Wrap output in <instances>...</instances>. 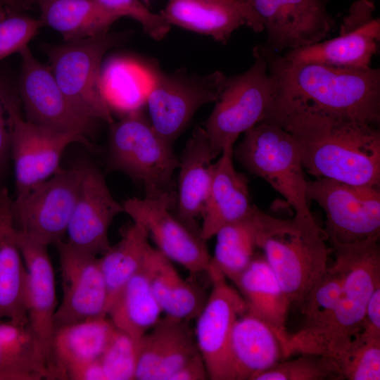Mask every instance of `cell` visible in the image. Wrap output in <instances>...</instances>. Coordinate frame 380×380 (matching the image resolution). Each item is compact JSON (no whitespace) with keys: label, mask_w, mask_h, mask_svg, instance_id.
<instances>
[{"label":"cell","mask_w":380,"mask_h":380,"mask_svg":"<svg viewBox=\"0 0 380 380\" xmlns=\"http://www.w3.org/2000/svg\"><path fill=\"white\" fill-rule=\"evenodd\" d=\"M264 121L291 134L310 175L353 185L380 186L379 126L275 103Z\"/></svg>","instance_id":"1"},{"label":"cell","mask_w":380,"mask_h":380,"mask_svg":"<svg viewBox=\"0 0 380 380\" xmlns=\"http://www.w3.org/2000/svg\"><path fill=\"white\" fill-rule=\"evenodd\" d=\"M274 88L273 103L299 106L379 127L380 70L296 63L258 45Z\"/></svg>","instance_id":"2"},{"label":"cell","mask_w":380,"mask_h":380,"mask_svg":"<svg viewBox=\"0 0 380 380\" xmlns=\"http://www.w3.org/2000/svg\"><path fill=\"white\" fill-rule=\"evenodd\" d=\"M379 239L333 247L345 263L343 292L336 308L319 325L289 334L285 358L311 354L331 360L338 357L363 327L366 308L380 286Z\"/></svg>","instance_id":"3"},{"label":"cell","mask_w":380,"mask_h":380,"mask_svg":"<svg viewBox=\"0 0 380 380\" xmlns=\"http://www.w3.org/2000/svg\"><path fill=\"white\" fill-rule=\"evenodd\" d=\"M326 241L314 217L280 219L262 212L258 248L291 305L300 308L328 269L331 249Z\"/></svg>","instance_id":"4"},{"label":"cell","mask_w":380,"mask_h":380,"mask_svg":"<svg viewBox=\"0 0 380 380\" xmlns=\"http://www.w3.org/2000/svg\"><path fill=\"white\" fill-rule=\"evenodd\" d=\"M108 163L144 187L151 198H176L172 175L179 165L172 144L153 127L140 110L125 114L112 122L109 135Z\"/></svg>","instance_id":"5"},{"label":"cell","mask_w":380,"mask_h":380,"mask_svg":"<svg viewBox=\"0 0 380 380\" xmlns=\"http://www.w3.org/2000/svg\"><path fill=\"white\" fill-rule=\"evenodd\" d=\"M253 63L246 72L226 77L215 107L203 124L213 158L234 146L239 135L265 120L274 88L267 63L258 46Z\"/></svg>","instance_id":"6"},{"label":"cell","mask_w":380,"mask_h":380,"mask_svg":"<svg viewBox=\"0 0 380 380\" xmlns=\"http://www.w3.org/2000/svg\"><path fill=\"white\" fill-rule=\"evenodd\" d=\"M251 173L265 180L293 208L295 215L312 217L306 198L304 168L297 144L279 125L262 121L244 132L233 151Z\"/></svg>","instance_id":"7"},{"label":"cell","mask_w":380,"mask_h":380,"mask_svg":"<svg viewBox=\"0 0 380 380\" xmlns=\"http://www.w3.org/2000/svg\"><path fill=\"white\" fill-rule=\"evenodd\" d=\"M122 38L121 34L107 32L44 48L61 89L80 114L93 121L113 122L101 89V64L106 53Z\"/></svg>","instance_id":"8"},{"label":"cell","mask_w":380,"mask_h":380,"mask_svg":"<svg viewBox=\"0 0 380 380\" xmlns=\"http://www.w3.org/2000/svg\"><path fill=\"white\" fill-rule=\"evenodd\" d=\"M147 70V117L156 131L170 144L201 106L216 101L227 77L220 71L198 75L184 68L170 72L151 66Z\"/></svg>","instance_id":"9"},{"label":"cell","mask_w":380,"mask_h":380,"mask_svg":"<svg viewBox=\"0 0 380 380\" xmlns=\"http://www.w3.org/2000/svg\"><path fill=\"white\" fill-rule=\"evenodd\" d=\"M308 201L325 212L324 232L332 248L380 236L379 186L353 185L325 177L307 180Z\"/></svg>","instance_id":"10"},{"label":"cell","mask_w":380,"mask_h":380,"mask_svg":"<svg viewBox=\"0 0 380 380\" xmlns=\"http://www.w3.org/2000/svg\"><path fill=\"white\" fill-rule=\"evenodd\" d=\"M9 134L10 157L15 170L16 196L53 175L65 148L72 143L91 146L80 135L53 130L22 115L19 101L10 87L4 98Z\"/></svg>","instance_id":"11"},{"label":"cell","mask_w":380,"mask_h":380,"mask_svg":"<svg viewBox=\"0 0 380 380\" xmlns=\"http://www.w3.org/2000/svg\"><path fill=\"white\" fill-rule=\"evenodd\" d=\"M82 165L60 167L11 203L15 227L47 246L63 241L77 197Z\"/></svg>","instance_id":"12"},{"label":"cell","mask_w":380,"mask_h":380,"mask_svg":"<svg viewBox=\"0 0 380 380\" xmlns=\"http://www.w3.org/2000/svg\"><path fill=\"white\" fill-rule=\"evenodd\" d=\"M372 0H357L349 8L337 37L289 51L284 57L296 63L365 69L371 67L379 50L380 20L374 16Z\"/></svg>","instance_id":"13"},{"label":"cell","mask_w":380,"mask_h":380,"mask_svg":"<svg viewBox=\"0 0 380 380\" xmlns=\"http://www.w3.org/2000/svg\"><path fill=\"white\" fill-rule=\"evenodd\" d=\"M176 198L163 196L127 198L122 205L133 222L142 226L151 236L157 249L196 274L206 272L212 257L205 241L195 232L170 213Z\"/></svg>","instance_id":"14"},{"label":"cell","mask_w":380,"mask_h":380,"mask_svg":"<svg viewBox=\"0 0 380 380\" xmlns=\"http://www.w3.org/2000/svg\"><path fill=\"white\" fill-rule=\"evenodd\" d=\"M212 289L196 317L194 331L198 351L205 364L209 379L231 380L229 340L236 319L247 312L240 294L212 261L206 272Z\"/></svg>","instance_id":"15"},{"label":"cell","mask_w":380,"mask_h":380,"mask_svg":"<svg viewBox=\"0 0 380 380\" xmlns=\"http://www.w3.org/2000/svg\"><path fill=\"white\" fill-rule=\"evenodd\" d=\"M54 245L63 290L54 316L55 328L107 317L108 290L98 256L66 241Z\"/></svg>","instance_id":"16"},{"label":"cell","mask_w":380,"mask_h":380,"mask_svg":"<svg viewBox=\"0 0 380 380\" xmlns=\"http://www.w3.org/2000/svg\"><path fill=\"white\" fill-rule=\"evenodd\" d=\"M21 72L18 91L26 120L36 125L86 137L94 121L80 114L58 84L49 65L40 63L28 46L18 52Z\"/></svg>","instance_id":"17"},{"label":"cell","mask_w":380,"mask_h":380,"mask_svg":"<svg viewBox=\"0 0 380 380\" xmlns=\"http://www.w3.org/2000/svg\"><path fill=\"white\" fill-rule=\"evenodd\" d=\"M267 32L265 44L275 52L318 43L336 27L327 11L330 0H248Z\"/></svg>","instance_id":"18"},{"label":"cell","mask_w":380,"mask_h":380,"mask_svg":"<svg viewBox=\"0 0 380 380\" xmlns=\"http://www.w3.org/2000/svg\"><path fill=\"white\" fill-rule=\"evenodd\" d=\"M80 186L67 228L66 241L73 247L98 256L111 246L108 230L115 218L124 213L95 166L82 165Z\"/></svg>","instance_id":"19"},{"label":"cell","mask_w":380,"mask_h":380,"mask_svg":"<svg viewBox=\"0 0 380 380\" xmlns=\"http://www.w3.org/2000/svg\"><path fill=\"white\" fill-rule=\"evenodd\" d=\"M159 13L170 26L208 35L221 43L243 25L255 32L264 30L248 0H168Z\"/></svg>","instance_id":"20"},{"label":"cell","mask_w":380,"mask_h":380,"mask_svg":"<svg viewBox=\"0 0 380 380\" xmlns=\"http://www.w3.org/2000/svg\"><path fill=\"white\" fill-rule=\"evenodd\" d=\"M16 239L27 270L25 300L28 324L41 343L49 363L55 330L54 316L58 304L48 246L18 229Z\"/></svg>","instance_id":"21"},{"label":"cell","mask_w":380,"mask_h":380,"mask_svg":"<svg viewBox=\"0 0 380 380\" xmlns=\"http://www.w3.org/2000/svg\"><path fill=\"white\" fill-rule=\"evenodd\" d=\"M199 352L188 321L165 315L138 340L134 380H169Z\"/></svg>","instance_id":"22"},{"label":"cell","mask_w":380,"mask_h":380,"mask_svg":"<svg viewBox=\"0 0 380 380\" xmlns=\"http://www.w3.org/2000/svg\"><path fill=\"white\" fill-rule=\"evenodd\" d=\"M233 151V146L225 147L213 165L199 230L205 241L215 236L222 227L248 216L255 205L251 203L246 177L234 168Z\"/></svg>","instance_id":"23"},{"label":"cell","mask_w":380,"mask_h":380,"mask_svg":"<svg viewBox=\"0 0 380 380\" xmlns=\"http://www.w3.org/2000/svg\"><path fill=\"white\" fill-rule=\"evenodd\" d=\"M115 329L108 317L56 327L49 379L72 380L82 367L100 358Z\"/></svg>","instance_id":"24"},{"label":"cell","mask_w":380,"mask_h":380,"mask_svg":"<svg viewBox=\"0 0 380 380\" xmlns=\"http://www.w3.org/2000/svg\"><path fill=\"white\" fill-rule=\"evenodd\" d=\"M8 191L0 188V320L28 324L27 270L16 239Z\"/></svg>","instance_id":"25"},{"label":"cell","mask_w":380,"mask_h":380,"mask_svg":"<svg viewBox=\"0 0 380 380\" xmlns=\"http://www.w3.org/2000/svg\"><path fill=\"white\" fill-rule=\"evenodd\" d=\"M229 354L231 380H253L284 358L281 345L272 329L247 312L234 324Z\"/></svg>","instance_id":"26"},{"label":"cell","mask_w":380,"mask_h":380,"mask_svg":"<svg viewBox=\"0 0 380 380\" xmlns=\"http://www.w3.org/2000/svg\"><path fill=\"white\" fill-rule=\"evenodd\" d=\"M247 312L266 323L279 339L284 358L289 300L264 255H256L234 284Z\"/></svg>","instance_id":"27"},{"label":"cell","mask_w":380,"mask_h":380,"mask_svg":"<svg viewBox=\"0 0 380 380\" xmlns=\"http://www.w3.org/2000/svg\"><path fill=\"white\" fill-rule=\"evenodd\" d=\"M213 160L203 127H196L179 160L178 218L189 227L201 217L211 184Z\"/></svg>","instance_id":"28"},{"label":"cell","mask_w":380,"mask_h":380,"mask_svg":"<svg viewBox=\"0 0 380 380\" xmlns=\"http://www.w3.org/2000/svg\"><path fill=\"white\" fill-rule=\"evenodd\" d=\"M39 20L72 42L108 32L121 17L100 0H35Z\"/></svg>","instance_id":"29"},{"label":"cell","mask_w":380,"mask_h":380,"mask_svg":"<svg viewBox=\"0 0 380 380\" xmlns=\"http://www.w3.org/2000/svg\"><path fill=\"white\" fill-rule=\"evenodd\" d=\"M172 262L149 246L143 267L163 312L189 321L198 315L207 298L198 286L179 275Z\"/></svg>","instance_id":"30"},{"label":"cell","mask_w":380,"mask_h":380,"mask_svg":"<svg viewBox=\"0 0 380 380\" xmlns=\"http://www.w3.org/2000/svg\"><path fill=\"white\" fill-rule=\"evenodd\" d=\"M49 379L46 355L29 324L0 320V380Z\"/></svg>","instance_id":"31"},{"label":"cell","mask_w":380,"mask_h":380,"mask_svg":"<svg viewBox=\"0 0 380 380\" xmlns=\"http://www.w3.org/2000/svg\"><path fill=\"white\" fill-rule=\"evenodd\" d=\"M162 312L142 266L111 303L107 317L116 329L139 340L158 322Z\"/></svg>","instance_id":"32"},{"label":"cell","mask_w":380,"mask_h":380,"mask_svg":"<svg viewBox=\"0 0 380 380\" xmlns=\"http://www.w3.org/2000/svg\"><path fill=\"white\" fill-rule=\"evenodd\" d=\"M262 213L254 205L248 216L222 227L215 235L212 261L234 284L257 255Z\"/></svg>","instance_id":"33"},{"label":"cell","mask_w":380,"mask_h":380,"mask_svg":"<svg viewBox=\"0 0 380 380\" xmlns=\"http://www.w3.org/2000/svg\"><path fill=\"white\" fill-rule=\"evenodd\" d=\"M148 239L147 231L132 222L122 230L120 240L99 258L108 290V309L125 284L142 267L150 246Z\"/></svg>","instance_id":"34"},{"label":"cell","mask_w":380,"mask_h":380,"mask_svg":"<svg viewBox=\"0 0 380 380\" xmlns=\"http://www.w3.org/2000/svg\"><path fill=\"white\" fill-rule=\"evenodd\" d=\"M101 84L110 110L125 115L140 110L148 91L147 68L128 58H110L101 67Z\"/></svg>","instance_id":"35"},{"label":"cell","mask_w":380,"mask_h":380,"mask_svg":"<svg viewBox=\"0 0 380 380\" xmlns=\"http://www.w3.org/2000/svg\"><path fill=\"white\" fill-rule=\"evenodd\" d=\"M341 379H380V336L361 330L334 360Z\"/></svg>","instance_id":"36"},{"label":"cell","mask_w":380,"mask_h":380,"mask_svg":"<svg viewBox=\"0 0 380 380\" xmlns=\"http://www.w3.org/2000/svg\"><path fill=\"white\" fill-rule=\"evenodd\" d=\"M334 362L317 355L302 354L296 359L279 361L253 380H341Z\"/></svg>","instance_id":"37"},{"label":"cell","mask_w":380,"mask_h":380,"mask_svg":"<svg viewBox=\"0 0 380 380\" xmlns=\"http://www.w3.org/2000/svg\"><path fill=\"white\" fill-rule=\"evenodd\" d=\"M138 340L115 329L99 358L106 380L134 379Z\"/></svg>","instance_id":"38"},{"label":"cell","mask_w":380,"mask_h":380,"mask_svg":"<svg viewBox=\"0 0 380 380\" xmlns=\"http://www.w3.org/2000/svg\"><path fill=\"white\" fill-rule=\"evenodd\" d=\"M42 26L39 19L6 7L0 15V61L28 46Z\"/></svg>","instance_id":"39"},{"label":"cell","mask_w":380,"mask_h":380,"mask_svg":"<svg viewBox=\"0 0 380 380\" xmlns=\"http://www.w3.org/2000/svg\"><path fill=\"white\" fill-rule=\"evenodd\" d=\"M121 18L129 17L137 21L144 32L156 40L165 37L170 25L160 13H155L147 8L140 0H100Z\"/></svg>","instance_id":"40"},{"label":"cell","mask_w":380,"mask_h":380,"mask_svg":"<svg viewBox=\"0 0 380 380\" xmlns=\"http://www.w3.org/2000/svg\"><path fill=\"white\" fill-rule=\"evenodd\" d=\"M11 87L7 81L0 75V177L4 173L10 157L9 134L4 98Z\"/></svg>","instance_id":"41"},{"label":"cell","mask_w":380,"mask_h":380,"mask_svg":"<svg viewBox=\"0 0 380 380\" xmlns=\"http://www.w3.org/2000/svg\"><path fill=\"white\" fill-rule=\"evenodd\" d=\"M209 379L204 360L198 352L188 360L169 380H206Z\"/></svg>","instance_id":"42"},{"label":"cell","mask_w":380,"mask_h":380,"mask_svg":"<svg viewBox=\"0 0 380 380\" xmlns=\"http://www.w3.org/2000/svg\"><path fill=\"white\" fill-rule=\"evenodd\" d=\"M362 329L369 334L380 336V286L368 301Z\"/></svg>","instance_id":"43"},{"label":"cell","mask_w":380,"mask_h":380,"mask_svg":"<svg viewBox=\"0 0 380 380\" xmlns=\"http://www.w3.org/2000/svg\"><path fill=\"white\" fill-rule=\"evenodd\" d=\"M72 380H106L99 359L82 367L73 376Z\"/></svg>","instance_id":"44"},{"label":"cell","mask_w":380,"mask_h":380,"mask_svg":"<svg viewBox=\"0 0 380 380\" xmlns=\"http://www.w3.org/2000/svg\"><path fill=\"white\" fill-rule=\"evenodd\" d=\"M35 0H0V15L4 13L6 7H12L20 11L30 9L35 4Z\"/></svg>","instance_id":"45"},{"label":"cell","mask_w":380,"mask_h":380,"mask_svg":"<svg viewBox=\"0 0 380 380\" xmlns=\"http://www.w3.org/2000/svg\"><path fill=\"white\" fill-rule=\"evenodd\" d=\"M144 1H150V0H144Z\"/></svg>","instance_id":"46"}]
</instances>
